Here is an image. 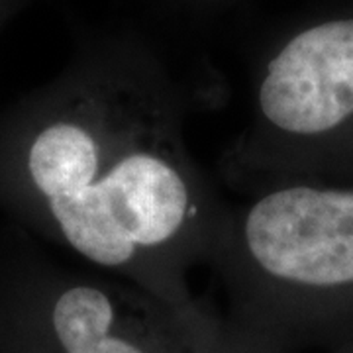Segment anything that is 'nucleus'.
<instances>
[{
	"label": "nucleus",
	"instance_id": "nucleus-4",
	"mask_svg": "<svg viewBox=\"0 0 353 353\" xmlns=\"http://www.w3.org/2000/svg\"><path fill=\"white\" fill-rule=\"evenodd\" d=\"M46 353H208L224 322L110 275L51 273L34 283Z\"/></svg>",
	"mask_w": 353,
	"mask_h": 353
},
{
	"label": "nucleus",
	"instance_id": "nucleus-1",
	"mask_svg": "<svg viewBox=\"0 0 353 353\" xmlns=\"http://www.w3.org/2000/svg\"><path fill=\"white\" fill-rule=\"evenodd\" d=\"M0 204L104 275L196 308L222 206L157 81L75 77L0 120Z\"/></svg>",
	"mask_w": 353,
	"mask_h": 353
},
{
	"label": "nucleus",
	"instance_id": "nucleus-5",
	"mask_svg": "<svg viewBox=\"0 0 353 353\" xmlns=\"http://www.w3.org/2000/svg\"><path fill=\"white\" fill-rule=\"evenodd\" d=\"M208 353H275L271 350H267L263 345H259L257 341L245 338L243 334L236 332L234 328H230L224 322V330L220 334V338L216 340V343L210 347Z\"/></svg>",
	"mask_w": 353,
	"mask_h": 353
},
{
	"label": "nucleus",
	"instance_id": "nucleus-3",
	"mask_svg": "<svg viewBox=\"0 0 353 353\" xmlns=\"http://www.w3.org/2000/svg\"><path fill=\"white\" fill-rule=\"evenodd\" d=\"M353 132V18L290 38L267 61L226 175L250 192L296 181Z\"/></svg>",
	"mask_w": 353,
	"mask_h": 353
},
{
	"label": "nucleus",
	"instance_id": "nucleus-6",
	"mask_svg": "<svg viewBox=\"0 0 353 353\" xmlns=\"http://www.w3.org/2000/svg\"><path fill=\"white\" fill-rule=\"evenodd\" d=\"M340 353H353V340L347 341V343H345V347H343Z\"/></svg>",
	"mask_w": 353,
	"mask_h": 353
},
{
	"label": "nucleus",
	"instance_id": "nucleus-2",
	"mask_svg": "<svg viewBox=\"0 0 353 353\" xmlns=\"http://www.w3.org/2000/svg\"><path fill=\"white\" fill-rule=\"evenodd\" d=\"M226 290L230 328L281 353L308 340H353V187L287 181L226 208L208 263Z\"/></svg>",
	"mask_w": 353,
	"mask_h": 353
}]
</instances>
